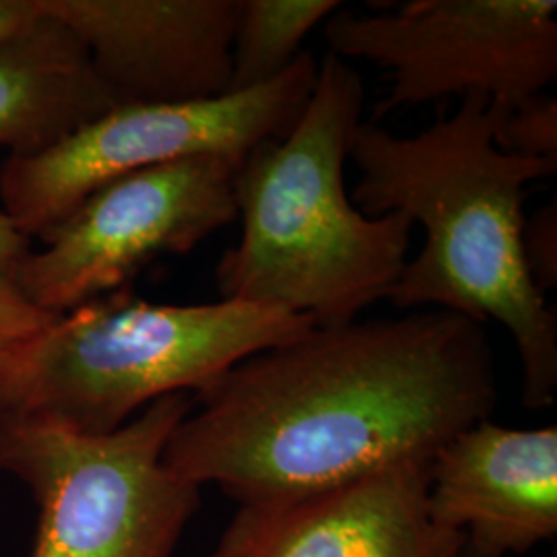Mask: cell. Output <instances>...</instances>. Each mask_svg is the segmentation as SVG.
<instances>
[{"label":"cell","instance_id":"obj_10","mask_svg":"<svg viewBox=\"0 0 557 557\" xmlns=\"http://www.w3.org/2000/svg\"><path fill=\"white\" fill-rule=\"evenodd\" d=\"M430 460L306 498L239 506L211 557H455L465 537L428 508Z\"/></svg>","mask_w":557,"mask_h":557},{"label":"cell","instance_id":"obj_2","mask_svg":"<svg viewBox=\"0 0 557 557\" xmlns=\"http://www.w3.org/2000/svg\"><path fill=\"white\" fill-rule=\"evenodd\" d=\"M498 120L490 101L467 96L413 137L359 122L349 140L359 170L351 200L368 218L403 213L425 230L388 299L400 310L499 322L522 363V403L537 411L556 400L557 320L524 262V199L529 184L556 174L557 160L502 151Z\"/></svg>","mask_w":557,"mask_h":557},{"label":"cell","instance_id":"obj_13","mask_svg":"<svg viewBox=\"0 0 557 557\" xmlns=\"http://www.w3.org/2000/svg\"><path fill=\"white\" fill-rule=\"evenodd\" d=\"M338 9V0H238L230 94L278 79L298 60L301 41Z\"/></svg>","mask_w":557,"mask_h":557},{"label":"cell","instance_id":"obj_15","mask_svg":"<svg viewBox=\"0 0 557 557\" xmlns=\"http://www.w3.org/2000/svg\"><path fill=\"white\" fill-rule=\"evenodd\" d=\"M522 252L535 287L545 296L557 285V207L556 202L539 209L524 221Z\"/></svg>","mask_w":557,"mask_h":557},{"label":"cell","instance_id":"obj_18","mask_svg":"<svg viewBox=\"0 0 557 557\" xmlns=\"http://www.w3.org/2000/svg\"><path fill=\"white\" fill-rule=\"evenodd\" d=\"M29 250H32V239L25 238L13 225V221L0 211V269L7 271Z\"/></svg>","mask_w":557,"mask_h":557},{"label":"cell","instance_id":"obj_7","mask_svg":"<svg viewBox=\"0 0 557 557\" xmlns=\"http://www.w3.org/2000/svg\"><path fill=\"white\" fill-rule=\"evenodd\" d=\"M324 38L338 59L388 73L374 124L455 96H481L506 116L557 77L556 0H411L376 15L338 9L324 21Z\"/></svg>","mask_w":557,"mask_h":557},{"label":"cell","instance_id":"obj_14","mask_svg":"<svg viewBox=\"0 0 557 557\" xmlns=\"http://www.w3.org/2000/svg\"><path fill=\"white\" fill-rule=\"evenodd\" d=\"M496 145L520 158L557 160V101L543 94L499 116Z\"/></svg>","mask_w":557,"mask_h":557},{"label":"cell","instance_id":"obj_4","mask_svg":"<svg viewBox=\"0 0 557 557\" xmlns=\"http://www.w3.org/2000/svg\"><path fill=\"white\" fill-rule=\"evenodd\" d=\"M312 326L271 306L151 304L126 287L48 322L0 358V416L110 434L151 403L199 395L239 361Z\"/></svg>","mask_w":557,"mask_h":557},{"label":"cell","instance_id":"obj_9","mask_svg":"<svg viewBox=\"0 0 557 557\" xmlns=\"http://www.w3.org/2000/svg\"><path fill=\"white\" fill-rule=\"evenodd\" d=\"M87 50L114 106L230 96L238 0H38Z\"/></svg>","mask_w":557,"mask_h":557},{"label":"cell","instance_id":"obj_8","mask_svg":"<svg viewBox=\"0 0 557 557\" xmlns=\"http://www.w3.org/2000/svg\"><path fill=\"white\" fill-rule=\"evenodd\" d=\"M239 165L199 156L110 180L7 273L52 317L126 289L153 260L186 255L238 220Z\"/></svg>","mask_w":557,"mask_h":557},{"label":"cell","instance_id":"obj_17","mask_svg":"<svg viewBox=\"0 0 557 557\" xmlns=\"http://www.w3.org/2000/svg\"><path fill=\"white\" fill-rule=\"evenodd\" d=\"M41 17L38 0H0V44L29 32Z\"/></svg>","mask_w":557,"mask_h":557},{"label":"cell","instance_id":"obj_16","mask_svg":"<svg viewBox=\"0 0 557 557\" xmlns=\"http://www.w3.org/2000/svg\"><path fill=\"white\" fill-rule=\"evenodd\" d=\"M54 319L59 317L41 312L27 301L11 275L0 269V358Z\"/></svg>","mask_w":557,"mask_h":557},{"label":"cell","instance_id":"obj_19","mask_svg":"<svg viewBox=\"0 0 557 557\" xmlns=\"http://www.w3.org/2000/svg\"><path fill=\"white\" fill-rule=\"evenodd\" d=\"M455 557H498L494 556V554H487V552H483V549H479L475 547L473 543H469L467 539H465V543H462V547L458 549L457 556Z\"/></svg>","mask_w":557,"mask_h":557},{"label":"cell","instance_id":"obj_3","mask_svg":"<svg viewBox=\"0 0 557 557\" xmlns=\"http://www.w3.org/2000/svg\"><path fill=\"white\" fill-rule=\"evenodd\" d=\"M363 81L329 54L298 122L255 147L236 174L239 242L215 267L221 299L281 308L333 326L388 299L407 264L413 223L368 218L345 188Z\"/></svg>","mask_w":557,"mask_h":557},{"label":"cell","instance_id":"obj_12","mask_svg":"<svg viewBox=\"0 0 557 557\" xmlns=\"http://www.w3.org/2000/svg\"><path fill=\"white\" fill-rule=\"evenodd\" d=\"M112 108L83 44L46 13L29 32L0 44V151L7 158L41 153Z\"/></svg>","mask_w":557,"mask_h":557},{"label":"cell","instance_id":"obj_5","mask_svg":"<svg viewBox=\"0 0 557 557\" xmlns=\"http://www.w3.org/2000/svg\"><path fill=\"white\" fill-rule=\"evenodd\" d=\"M195 395L160 398L110 434L0 416V473L38 508L29 557H172L200 487L163 462Z\"/></svg>","mask_w":557,"mask_h":557},{"label":"cell","instance_id":"obj_11","mask_svg":"<svg viewBox=\"0 0 557 557\" xmlns=\"http://www.w3.org/2000/svg\"><path fill=\"white\" fill-rule=\"evenodd\" d=\"M432 518L504 557L557 535V428L479 421L442 444L428 465Z\"/></svg>","mask_w":557,"mask_h":557},{"label":"cell","instance_id":"obj_1","mask_svg":"<svg viewBox=\"0 0 557 557\" xmlns=\"http://www.w3.org/2000/svg\"><path fill=\"white\" fill-rule=\"evenodd\" d=\"M496 400L483 324L457 312L312 326L195 395L163 462L239 506L289 502L432 460Z\"/></svg>","mask_w":557,"mask_h":557},{"label":"cell","instance_id":"obj_6","mask_svg":"<svg viewBox=\"0 0 557 557\" xmlns=\"http://www.w3.org/2000/svg\"><path fill=\"white\" fill-rule=\"evenodd\" d=\"M319 77L301 52L278 77L218 100L114 106L54 147L0 165L2 213L25 238H44L106 182L170 161L221 156L242 161L298 122Z\"/></svg>","mask_w":557,"mask_h":557}]
</instances>
